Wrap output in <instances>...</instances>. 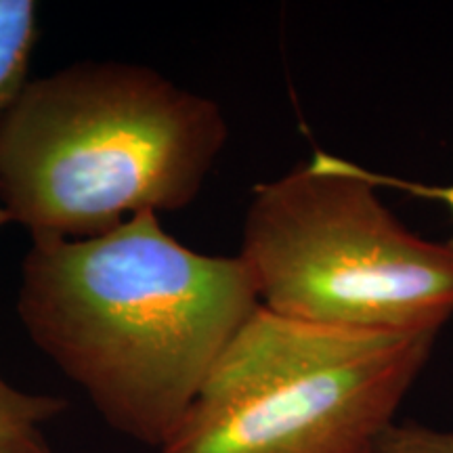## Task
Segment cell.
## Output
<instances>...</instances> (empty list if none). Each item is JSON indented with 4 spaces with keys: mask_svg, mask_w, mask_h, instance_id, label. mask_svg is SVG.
I'll use <instances>...</instances> for the list:
<instances>
[{
    "mask_svg": "<svg viewBox=\"0 0 453 453\" xmlns=\"http://www.w3.org/2000/svg\"><path fill=\"white\" fill-rule=\"evenodd\" d=\"M376 453H453V430L393 422L382 434Z\"/></svg>",
    "mask_w": 453,
    "mask_h": 453,
    "instance_id": "cell-7",
    "label": "cell"
},
{
    "mask_svg": "<svg viewBox=\"0 0 453 453\" xmlns=\"http://www.w3.org/2000/svg\"><path fill=\"white\" fill-rule=\"evenodd\" d=\"M260 307L240 257L200 254L156 212L88 240H32L17 315L124 437L160 447Z\"/></svg>",
    "mask_w": 453,
    "mask_h": 453,
    "instance_id": "cell-1",
    "label": "cell"
},
{
    "mask_svg": "<svg viewBox=\"0 0 453 453\" xmlns=\"http://www.w3.org/2000/svg\"><path fill=\"white\" fill-rule=\"evenodd\" d=\"M364 174L372 180L376 187H393V189H401L405 194L424 197V200L441 202L449 208L451 219H453V185H424V183H413V180H403L396 177H387V174H376L364 168ZM453 246V237L449 240Z\"/></svg>",
    "mask_w": 453,
    "mask_h": 453,
    "instance_id": "cell-8",
    "label": "cell"
},
{
    "mask_svg": "<svg viewBox=\"0 0 453 453\" xmlns=\"http://www.w3.org/2000/svg\"><path fill=\"white\" fill-rule=\"evenodd\" d=\"M376 189L364 166L326 151L254 187L240 258L260 307L353 330H443L453 246L407 229Z\"/></svg>",
    "mask_w": 453,
    "mask_h": 453,
    "instance_id": "cell-3",
    "label": "cell"
},
{
    "mask_svg": "<svg viewBox=\"0 0 453 453\" xmlns=\"http://www.w3.org/2000/svg\"><path fill=\"white\" fill-rule=\"evenodd\" d=\"M229 127L147 65L78 61L30 81L0 127V208L32 240H88L189 206Z\"/></svg>",
    "mask_w": 453,
    "mask_h": 453,
    "instance_id": "cell-2",
    "label": "cell"
},
{
    "mask_svg": "<svg viewBox=\"0 0 453 453\" xmlns=\"http://www.w3.org/2000/svg\"><path fill=\"white\" fill-rule=\"evenodd\" d=\"M65 410L59 396L26 393L0 376V453H53L44 424Z\"/></svg>",
    "mask_w": 453,
    "mask_h": 453,
    "instance_id": "cell-6",
    "label": "cell"
},
{
    "mask_svg": "<svg viewBox=\"0 0 453 453\" xmlns=\"http://www.w3.org/2000/svg\"><path fill=\"white\" fill-rule=\"evenodd\" d=\"M11 223V219H9V214L3 211V208H0V229H3L4 225H9Z\"/></svg>",
    "mask_w": 453,
    "mask_h": 453,
    "instance_id": "cell-9",
    "label": "cell"
},
{
    "mask_svg": "<svg viewBox=\"0 0 453 453\" xmlns=\"http://www.w3.org/2000/svg\"><path fill=\"white\" fill-rule=\"evenodd\" d=\"M437 336L309 324L258 307L160 453H376Z\"/></svg>",
    "mask_w": 453,
    "mask_h": 453,
    "instance_id": "cell-4",
    "label": "cell"
},
{
    "mask_svg": "<svg viewBox=\"0 0 453 453\" xmlns=\"http://www.w3.org/2000/svg\"><path fill=\"white\" fill-rule=\"evenodd\" d=\"M38 41V7L32 0H0V127L27 84Z\"/></svg>",
    "mask_w": 453,
    "mask_h": 453,
    "instance_id": "cell-5",
    "label": "cell"
}]
</instances>
